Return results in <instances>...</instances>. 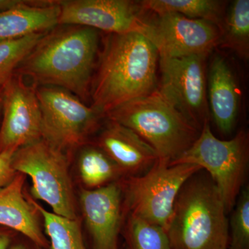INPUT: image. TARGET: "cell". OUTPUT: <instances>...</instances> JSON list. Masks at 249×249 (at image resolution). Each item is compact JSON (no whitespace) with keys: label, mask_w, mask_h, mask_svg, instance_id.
I'll return each instance as SVG.
<instances>
[{"label":"cell","mask_w":249,"mask_h":249,"mask_svg":"<svg viewBox=\"0 0 249 249\" xmlns=\"http://www.w3.org/2000/svg\"><path fill=\"white\" fill-rule=\"evenodd\" d=\"M190 163L206 170L220 193L227 213L235 206L245 184L249 163V136L241 130L233 138L221 140L205 121L196 142L170 164Z\"/></svg>","instance_id":"obj_5"},{"label":"cell","mask_w":249,"mask_h":249,"mask_svg":"<svg viewBox=\"0 0 249 249\" xmlns=\"http://www.w3.org/2000/svg\"><path fill=\"white\" fill-rule=\"evenodd\" d=\"M80 147L78 169L80 179L87 188L96 189L124 177L121 168L94 143Z\"/></svg>","instance_id":"obj_19"},{"label":"cell","mask_w":249,"mask_h":249,"mask_svg":"<svg viewBox=\"0 0 249 249\" xmlns=\"http://www.w3.org/2000/svg\"><path fill=\"white\" fill-rule=\"evenodd\" d=\"M219 45L240 59L249 58V1L235 0L226 13Z\"/></svg>","instance_id":"obj_20"},{"label":"cell","mask_w":249,"mask_h":249,"mask_svg":"<svg viewBox=\"0 0 249 249\" xmlns=\"http://www.w3.org/2000/svg\"><path fill=\"white\" fill-rule=\"evenodd\" d=\"M11 243V236L8 232L0 231V249H9Z\"/></svg>","instance_id":"obj_27"},{"label":"cell","mask_w":249,"mask_h":249,"mask_svg":"<svg viewBox=\"0 0 249 249\" xmlns=\"http://www.w3.org/2000/svg\"><path fill=\"white\" fill-rule=\"evenodd\" d=\"M24 181L25 175L17 173L9 183L0 187V225L20 232L40 248L50 249L36 209L24 196Z\"/></svg>","instance_id":"obj_16"},{"label":"cell","mask_w":249,"mask_h":249,"mask_svg":"<svg viewBox=\"0 0 249 249\" xmlns=\"http://www.w3.org/2000/svg\"><path fill=\"white\" fill-rule=\"evenodd\" d=\"M58 1H31L0 13V42L45 33L58 25Z\"/></svg>","instance_id":"obj_17"},{"label":"cell","mask_w":249,"mask_h":249,"mask_svg":"<svg viewBox=\"0 0 249 249\" xmlns=\"http://www.w3.org/2000/svg\"><path fill=\"white\" fill-rule=\"evenodd\" d=\"M46 33L0 42V87L12 77L19 64Z\"/></svg>","instance_id":"obj_23"},{"label":"cell","mask_w":249,"mask_h":249,"mask_svg":"<svg viewBox=\"0 0 249 249\" xmlns=\"http://www.w3.org/2000/svg\"><path fill=\"white\" fill-rule=\"evenodd\" d=\"M193 175L178 193L165 229L172 249H228L229 224L210 177Z\"/></svg>","instance_id":"obj_3"},{"label":"cell","mask_w":249,"mask_h":249,"mask_svg":"<svg viewBox=\"0 0 249 249\" xmlns=\"http://www.w3.org/2000/svg\"><path fill=\"white\" fill-rule=\"evenodd\" d=\"M201 170L196 165L169 164L157 160L146 173L124 176L119 182L129 215L165 230L183 185Z\"/></svg>","instance_id":"obj_6"},{"label":"cell","mask_w":249,"mask_h":249,"mask_svg":"<svg viewBox=\"0 0 249 249\" xmlns=\"http://www.w3.org/2000/svg\"><path fill=\"white\" fill-rule=\"evenodd\" d=\"M3 121L0 152L19 148L42 139V113L36 87L14 73L2 87Z\"/></svg>","instance_id":"obj_11"},{"label":"cell","mask_w":249,"mask_h":249,"mask_svg":"<svg viewBox=\"0 0 249 249\" xmlns=\"http://www.w3.org/2000/svg\"><path fill=\"white\" fill-rule=\"evenodd\" d=\"M67 153L41 139L18 148L12 167L16 173L30 177L35 199L47 203L57 215L77 219Z\"/></svg>","instance_id":"obj_7"},{"label":"cell","mask_w":249,"mask_h":249,"mask_svg":"<svg viewBox=\"0 0 249 249\" xmlns=\"http://www.w3.org/2000/svg\"><path fill=\"white\" fill-rule=\"evenodd\" d=\"M100 33L77 25H58L41 37L15 73L35 87L53 86L86 103L97 65Z\"/></svg>","instance_id":"obj_1"},{"label":"cell","mask_w":249,"mask_h":249,"mask_svg":"<svg viewBox=\"0 0 249 249\" xmlns=\"http://www.w3.org/2000/svg\"><path fill=\"white\" fill-rule=\"evenodd\" d=\"M94 144L121 168L124 176L146 173L158 160L155 150L140 136L109 119Z\"/></svg>","instance_id":"obj_14"},{"label":"cell","mask_w":249,"mask_h":249,"mask_svg":"<svg viewBox=\"0 0 249 249\" xmlns=\"http://www.w3.org/2000/svg\"><path fill=\"white\" fill-rule=\"evenodd\" d=\"M206 58L194 55L159 60L160 80L157 89L200 131L209 120Z\"/></svg>","instance_id":"obj_9"},{"label":"cell","mask_w":249,"mask_h":249,"mask_svg":"<svg viewBox=\"0 0 249 249\" xmlns=\"http://www.w3.org/2000/svg\"><path fill=\"white\" fill-rule=\"evenodd\" d=\"M9 249H31L28 246L23 243H15L14 245L11 244L10 245Z\"/></svg>","instance_id":"obj_28"},{"label":"cell","mask_w":249,"mask_h":249,"mask_svg":"<svg viewBox=\"0 0 249 249\" xmlns=\"http://www.w3.org/2000/svg\"><path fill=\"white\" fill-rule=\"evenodd\" d=\"M42 113V139L68 152L89 143L106 116L73 93L53 86L36 87Z\"/></svg>","instance_id":"obj_8"},{"label":"cell","mask_w":249,"mask_h":249,"mask_svg":"<svg viewBox=\"0 0 249 249\" xmlns=\"http://www.w3.org/2000/svg\"><path fill=\"white\" fill-rule=\"evenodd\" d=\"M29 201L43 217L51 249H88L78 219H70L57 215L44 209L32 199Z\"/></svg>","instance_id":"obj_21"},{"label":"cell","mask_w":249,"mask_h":249,"mask_svg":"<svg viewBox=\"0 0 249 249\" xmlns=\"http://www.w3.org/2000/svg\"><path fill=\"white\" fill-rule=\"evenodd\" d=\"M106 119L132 129L151 145L161 163H173L196 142V128L158 91L109 111Z\"/></svg>","instance_id":"obj_4"},{"label":"cell","mask_w":249,"mask_h":249,"mask_svg":"<svg viewBox=\"0 0 249 249\" xmlns=\"http://www.w3.org/2000/svg\"><path fill=\"white\" fill-rule=\"evenodd\" d=\"M58 25H77L107 34L140 33L144 12L139 1L61 0Z\"/></svg>","instance_id":"obj_12"},{"label":"cell","mask_w":249,"mask_h":249,"mask_svg":"<svg viewBox=\"0 0 249 249\" xmlns=\"http://www.w3.org/2000/svg\"><path fill=\"white\" fill-rule=\"evenodd\" d=\"M140 34L155 46L160 58L208 57L219 45L221 32L213 23L166 14L145 18Z\"/></svg>","instance_id":"obj_10"},{"label":"cell","mask_w":249,"mask_h":249,"mask_svg":"<svg viewBox=\"0 0 249 249\" xmlns=\"http://www.w3.org/2000/svg\"><path fill=\"white\" fill-rule=\"evenodd\" d=\"M129 249H172L163 228L129 215L124 231Z\"/></svg>","instance_id":"obj_22"},{"label":"cell","mask_w":249,"mask_h":249,"mask_svg":"<svg viewBox=\"0 0 249 249\" xmlns=\"http://www.w3.org/2000/svg\"><path fill=\"white\" fill-rule=\"evenodd\" d=\"M228 1L219 0H143L141 8L160 15L179 14L191 19H203L217 26L220 30L227 11Z\"/></svg>","instance_id":"obj_18"},{"label":"cell","mask_w":249,"mask_h":249,"mask_svg":"<svg viewBox=\"0 0 249 249\" xmlns=\"http://www.w3.org/2000/svg\"><path fill=\"white\" fill-rule=\"evenodd\" d=\"M158 52L138 32L107 34L98 54L90 106L106 114L157 89Z\"/></svg>","instance_id":"obj_2"},{"label":"cell","mask_w":249,"mask_h":249,"mask_svg":"<svg viewBox=\"0 0 249 249\" xmlns=\"http://www.w3.org/2000/svg\"><path fill=\"white\" fill-rule=\"evenodd\" d=\"M17 150L12 147L0 152V187L9 183L17 174L12 167L13 157Z\"/></svg>","instance_id":"obj_25"},{"label":"cell","mask_w":249,"mask_h":249,"mask_svg":"<svg viewBox=\"0 0 249 249\" xmlns=\"http://www.w3.org/2000/svg\"><path fill=\"white\" fill-rule=\"evenodd\" d=\"M80 206L93 249H119L118 239L124 214L119 181L80 193Z\"/></svg>","instance_id":"obj_13"},{"label":"cell","mask_w":249,"mask_h":249,"mask_svg":"<svg viewBox=\"0 0 249 249\" xmlns=\"http://www.w3.org/2000/svg\"><path fill=\"white\" fill-rule=\"evenodd\" d=\"M240 95L237 78L229 62L224 57L215 55L207 78V99L214 124L223 134H231L235 128Z\"/></svg>","instance_id":"obj_15"},{"label":"cell","mask_w":249,"mask_h":249,"mask_svg":"<svg viewBox=\"0 0 249 249\" xmlns=\"http://www.w3.org/2000/svg\"><path fill=\"white\" fill-rule=\"evenodd\" d=\"M2 87H0V104H1V95H2Z\"/></svg>","instance_id":"obj_29"},{"label":"cell","mask_w":249,"mask_h":249,"mask_svg":"<svg viewBox=\"0 0 249 249\" xmlns=\"http://www.w3.org/2000/svg\"><path fill=\"white\" fill-rule=\"evenodd\" d=\"M25 2L26 0H0V13L18 7Z\"/></svg>","instance_id":"obj_26"},{"label":"cell","mask_w":249,"mask_h":249,"mask_svg":"<svg viewBox=\"0 0 249 249\" xmlns=\"http://www.w3.org/2000/svg\"><path fill=\"white\" fill-rule=\"evenodd\" d=\"M229 226L230 249H249V188L241 191Z\"/></svg>","instance_id":"obj_24"}]
</instances>
